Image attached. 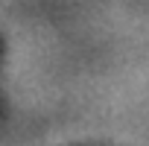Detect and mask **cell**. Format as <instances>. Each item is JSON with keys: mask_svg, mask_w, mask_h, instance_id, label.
<instances>
[{"mask_svg": "<svg viewBox=\"0 0 149 146\" xmlns=\"http://www.w3.org/2000/svg\"><path fill=\"white\" fill-rule=\"evenodd\" d=\"M0 70H3V47H0ZM0 126H3V73H0Z\"/></svg>", "mask_w": 149, "mask_h": 146, "instance_id": "cell-1", "label": "cell"}]
</instances>
